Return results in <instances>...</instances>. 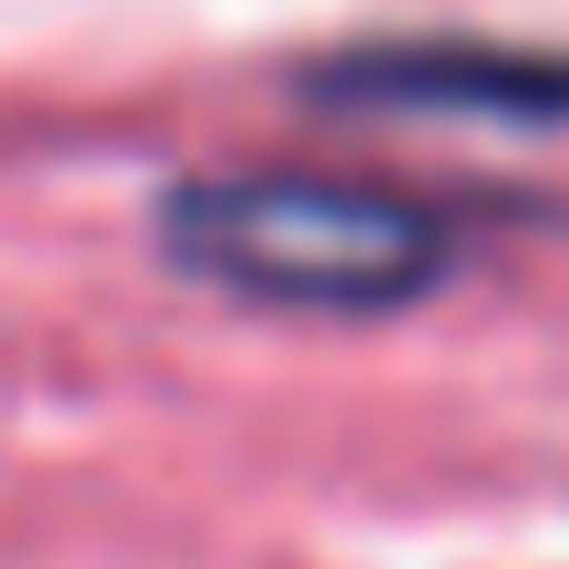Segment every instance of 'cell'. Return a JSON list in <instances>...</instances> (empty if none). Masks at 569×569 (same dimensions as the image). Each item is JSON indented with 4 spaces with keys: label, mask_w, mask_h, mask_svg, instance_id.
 <instances>
[{
    "label": "cell",
    "mask_w": 569,
    "mask_h": 569,
    "mask_svg": "<svg viewBox=\"0 0 569 569\" xmlns=\"http://www.w3.org/2000/svg\"><path fill=\"white\" fill-rule=\"evenodd\" d=\"M320 100L350 110H460V120H569V50H480V40H410L350 50L310 70Z\"/></svg>",
    "instance_id": "7a4b0ae2"
},
{
    "label": "cell",
    "mask_w": 569,
    "mask_h": 569,
    "mask_svg": "<svg viewBox=\"0 0 569 569\" xmlns=\"http://www.w3.org/2000/svg\"><path fill=\"white\" fill-rule=\"evenodd\" d=\"M160 250L270 310H410L460 270V220L390 180L210 170L160 200Z\"/></svg>",
    "instance_id": "6da1fadb"
}]
</instances>
